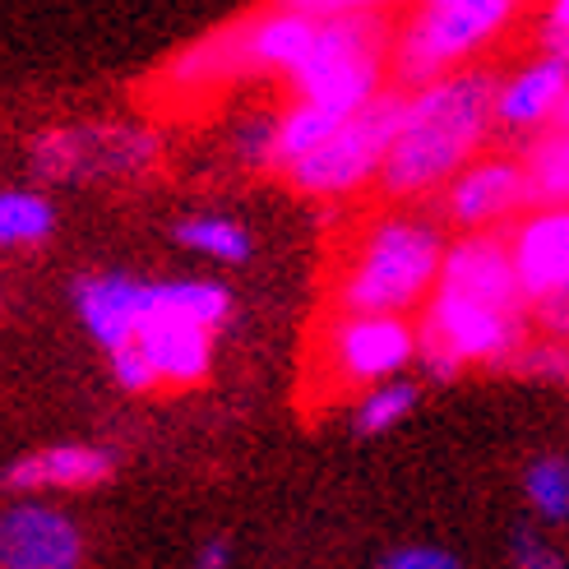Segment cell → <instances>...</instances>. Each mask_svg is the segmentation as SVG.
I'll return each instance as SVG.
<instances>
[{
	"label": "cell",
	"mask_w": 569,
	"mask_h": 569,
	"mask_svg": "<svg viewBox=\"0 0 569 569\" xmlns=\"http://www.w3.org/2000/svg\"><path fill=\"white\" fill-rule=\"evenodd\" d=\"M380 569H459L463 560L453 556V551H445V547H393V551H385L380 560H376Z\"/></svg>",
	"instance_id": "obj_27"
},
{
	"label": "cell",
	"mask_w": 569,
	"mask_h": 569,
	"mask_svg": "<svg viewBox=\"0 0 569 569\" xmlns=\"http://www.w3.org/2000/svg\"><path fill=\"white\" fill-rule=\"evenodd\" d=\"M232 556H237V547L227 542V537H209V542H199V551H194V569H227Z\"/></svg>",
	"instance_id": "obj_31"
},
{
	"label": "cell",
	"mask_w": 569,
	"mask_h": 569,
	"mask_svg": "<svg viewBox=\"0 0 569 569\" xmlns=\"http://www.w3.org/2000/svg\"><path fill=\"white\" fill-rule=\"evenodd\" d=\"M560 126H569V98H565V111H560Z\"/></svg>",
	"instance_id": "obj_33"
},
{
	"label": "cell",
	"mask_w": 569,
	"mask_h": 569,
	"mask_svg": "<svg viewBox=\"0 0 569 569\" xmlns=\"http://www.w3.org/2000/svg\"><path fill=\"white\" fill-rule=\"evenodd\" d=\"M343 121H348L343 111H333L325 102H310V98H297L278 117V167L288 172V167H297L301 158H310Z\"/></svg>",
	"instance_id": "obj_19"
},
{
	"label": "cell",
	"mask_w": 569,
	"mask_h": 569,
	"mask_svg": "<svg viewBox=\"0 0 569 569\" xmlns=\"http://www.w3.org/2000/svg\"><path fill=\"white\" fill-rule=\"evenodd\" d=\"M237 158L254 172H273L278 167V121L273 117H246L237 126Z\"/></svg>",
	"instance_id": "obj_25"
},
{
	"label": "cell",
	"mask_w": 569,
	"mask_h": 569,
	"mask_svg": "<svg viewBox=\"0 0 569 569\" xmlns=\"http://www.w3.org/2000/svg\"><path fill=\"white\" fill-rule=\"evenodd\" d=\"M509 250H515L528 301L569 288V204L528 209L509 232Z\"/></svg>",
	"instance_id": "obj_12"
},
{
	"label": "cell",
	"mask_w": 569,
	"mask_h": 569,
	"mask_svg": "<svg viewBox=\"0 0 569 569\" xmlns=\"http://www.w3.org/2000/svg\"><path fill=\"white\" fill-rule=\"evenodd\" d=\"M139 343H144L162 389H190V385H204L209 376L218 329L194 320H153L139 333Z\"/></svg>",
	"instance_id": "obj_16"
},
{
	"label": "cell",
	"mask_w": 569,
	"mask_h": 569,
	"mask_svg": "<svg viewBox=\"0 0 569 569\" xmlns=\"http://www.w3.org/2000/svg\"><path fill=\"white\" fill-rule=\"evenodd\" d=\"M412 408H417V385L393 376V380H380V385L366 389V398L352 412V426L361 436H385V431H393L398 421H408Z\"/></svg>",
	"instance_id": "obj_23"
},
{
	"label": "cell",
	"mask_w": 569,
	"mask_h": 569,
	"mask_svg": "<svg viewBox=\"0 0 569 569\" xmlns=\"http://www.w3.org/2000/svg\"><path fill=\"white\" fill-rule=\"evenodd\" d=\"M445 250H449L445 237L426 218L385 213L366 227L357 246L348 250V264L333 288V306L412 316V310H421L436 292Z\"/></svg>",
	"instance_id": "obj_2"
},
{
	"label": "cell",
	"mask_w": 569,
	"mask_h": 569,
	"mask_svg": "<svg viewBox=\"0 0 569 569\" xmlns=\"http://www.w3.org/2000/svg\"><path fill=\"white\" fill-rule=\"evenodd\" d=\"M421 338L408 325V316H389V310H338L320 329V357L325 376L343 389H371L380 380L403 376L417 361Z\"/></svg>",
	"instance_id": "obj_8"
},
{
	"label": "cell",
	"mask_w": 569,
	"mask_h": 569,
	"mask_svg": "<svg viewBox=\"0 0 569 569\" xmlns=\"http://www.w3.org/2000/svg\"><path fill=\"white\" fill-rule=\"evenodd\" d=\"M532 325L542 329L547 338H560V343H569V288L532 301Z\"/></svg>",
	"instance_id": "obj_29"
},
{
	"label": "cell",
	"mask_w": 569,
	"mask_h": 569,
	"mask_svg": "<svg viewBox=\"0 0 569 569\" xmlns=\"http://www.w3.org/2000/svg\"><path fill=\"white\" fill-rule=\"evenodd\" d=\"M282 6H297V10H310V14H352V10H380L389 0H282Z\"/></svg>",
	"instance_id": "obj_30"
},
{
	"label": "cell",
	"mask_w": 569,
	"mask_h": 569,
	"mask_svg": "<svg viewBox=\"0 0 569 569\" xmlns=\"http://www.w3.org/2000/svg\"><path fill=\"white\" fill-rule=\"evenodd\" d=\"M519 162L528 177V209L569 204V126L551 121L542 130H532Z\"/></svg>",
	"instance_id": "obj_18"
},
{
	"label": "cell",
	"mask_w": 569,
	"mask_h": 569,
	"mask_svg": "<svg viewBox=\"0 0 569 569\" xmlns=\"http://www.w3.org/2000/svg\"><path fill=\"white\" fill-rule=\"evenodd\" d=\"M515 366L519 376H528V380H547V385H560V389H569V343H560V338H528V343L515 352Z\"/></svg>",
	"instance_id": "obj_24"
},
{
	"label": "cell",
	"mask_w": 569,
	"mask_h": 569,
	"mask_svg": "<svg viewBox=\"0 0 569 569\" xmlns=\"http://www.w3.org/2000/svg\"><path fill=\"white\" fill-rule=\"evenodd\" d=\"M547 23L569 33V0H547Z\"/></svg>",
	"instance_id": "obj_32"
},
{
	"label": "cell",
	"mask_w": 569,
	"mask_h": 569,
	"mask_svg": "<svg viewBox=\"0 0 569 569\" xmlns=\"http://www.w3.org/2000/svg\"><path fill=\"white\" fill-rule=\"evenodd\" d=\"M519 0H426L408 19V28L393 38L389 79L398 89H421L449 70H459L468 56L496 42Z\"/></svg>",
	"instance_id": "obj_5"
},
{
	"label": "cell",
	"mask_w": 569,
	"mask_h": 569,
	"mask_svg": "<svg viewBox=\"0 0 569 569\" xmlns=\"http://www.w3.org/2000/svg\"><path fill=\"white\" fill-rule=\"evenodd\" d=\"M528 209V177L515 158H472L459 177L445 186V213L453 227H500Z\"/></svg>",
	"instance_id": "obj_11"
},
{
	"label": "cell",
	"mask_w": 569,
	"mask_h": 569,
	"mask_svg": "<svg viewBox=\"0 0 569 569\" xmlns=\"http://www.w3.org/2000/svg\"><path fill=\"white\" fill-rule=\"evenodd\" d=\"M509 560H515L519 569H560V565H565V560H560V551H556V547H547L532 528L515 532V542H509Z\"/></svg>",
	"instance_id": "obj_28"
},
{
	"label": "cell",
	"mask_w": 569,
	"mask_h": 569,
	"mask_svg": "<svg viewBox=\"0 0 569 569\" xmlns=\"http://www.w3.org/2000/svg\"><path fill=\"white\" fill-rule=\"evenodd\" d=\"M186 250L204 254V260H218V264H246L250 260V232L237 222V218H222V213H199V218H181L177 232H172Z\"/></svg>",
	"instance_id": "obj_20"
},
{
	"label": "cell",
	"mask_w": 569,
	"mask_h": 569,
	"mask_svg": "<svg viewBox=\"0 0 569 569\" xmlns=\"http://www.w3.org/2000/svg\"><path fill=\"white\" fill-rule=\"evenodd\" d=\"M565 98H569V61L565 56L542 51L519 74L500 79L496 126H505V130H542V126L560 121Z\"/></svg>",
	"instance_id": "obj_15"
},
{
	"label": "cell",
	"mask_w": 569,
	"mask_h": 569,
	"mask_svg": "<svg viewBox=\"0 0 569 569\" xmlns=\"http://www.w3.org/2000/svg\"><path fill=\"white\" fill-rule=\"evenodd\" d=\"M393 56V33L376 10L352 14H325L316 47L301 61V70L288 79L297 98L325 102L333 111L352 117L385 89V70Z\"/></svg>",
	"instance_id": "obj_4"
},
{
	"label": "cell",
	"mask_w": 569,
	"mask_h": 569,
	"mask_svg": "<svg viewBox=\"0 0 569 569\" xmlns=\"http://www.w3.org/2000/svg\"><path fill=\"white\" fill-rule=\"evenodd\" d=\"M162 158L153 130L139 126H56L33 134L28 172L42 186H66L83 177H144Z\"/></svg>",
	"instance_id": "obj_7"
},
{
	"label": "cell",
	"mask_w": 569,
	"mask_h": 569,
	"mask_svg": "<svg viewBox=\"0 0 569 569\" xmlns=\"http://www.w3.org/2000/svg\"><path fill=\"white\" fill-rule=\"evenodd\" d=\"M83 532L70 515L38 500H19L0 515V569H79Z\"/></svg>",
	"instance_id": "obj_10"
},
{
	"label": "cell",
	"mask_w": 569,
	"mask_h": 569,
	"mask_svg": "<svg viewBox=\"0 0 569 569\" xmlns=\"http://www.w3.org/2000/svg\"><path fill=\"white\" fill-rule=\"evenodd\" d=\"M56 232V204L38 190H0V246H42Z\"/></svg>",
	"instance_id": "obj_21"
},
{
	"label": "cell",
	"mask_w": 569,
	"mask_h": 569,
	"mask_svg": "<svg viewBox=\"0 0 569 569\" xmlns=\"http://www.w3.org/2000/svg\"><path fill=\"white\" fill-rule=\"evenodd\" d=\"M403 117H408V89L389 83L366 107H357L316 153L288 167L292 186L310 199H343L366 181H380L385 158L393 149L398 130H403Z\"/></svg>",
	"instance_id": "obj_6"
},
{
	"label": "cell",
	"mask_w": 569,
	"mask_h": 569,
	"mask_svg": "<svg viewBox=\"0 0 569 569\" xmlns=\"http://www.w3.org/2000/svg\"><path fill=\"white\" fill-rule=\"evenodd\" d=\"M500 79L481 66H459L408 93V117L385 158L380 190L389 199H417L445 190L487 144L496 126Z\"/></svg>",
	"instance_id": "obj_1"
},
{
	"label": "cell",
	"mask_w": 569,
	"mask_h": 569,
	"mask_svg": "<svg viewBox=\"0 0 569 569\" xmlns=\"http://www.w3.org/2000/svg\"><path fill=\"white\" fill-rule=\"evenodd\" d=\"M241 74H250L246 51H241V33H237V23H227L218 33L199 38L194 47L177 51L162 70V83L167 89H181V93H204L213 83H232Z\"/></svg>",
	"instance_id": "obj_17"
},
{
	"label": "cell",
	"mask_w": 569,
	"mask_h": 569,
	"mask_svg": "<svg viewBox=\"0 0 569 569\" xmlns=\"http://www.w3.org/2000/svg\"><path fill=\"white\" fill-rule=\"evenodd\" d=\"M532 310H509L453 288H436L421 306V371L431 380H453L468 366H509L528 343Z\"/></svg>",
	"instance_id": "obj_3"
},
{
	"label": "cell",
	"mask_w": 569,
	"mask_h": 569,
	"mask_svg": "<svg viewBox=\"0 0 569 569\" xmlns=\"http://www.w3.org/2000/svg\"><path fill=\"white\" fill-rule=\"evenodd\" d=\"M241 33V51H246V66L250 74H297L301 61L316 47V33H320V14L310 10H297V6H282L278 10H264V14H250L237 23Z\"/></svg>",
	"instance_id": "obj_13"
},
{
	"label": "cell",
	"mask_w": 569,
	"mask_h": 569,
	"mask_svg": "<svg viewBox=\"0 0 569 569\" xmlns=\"http://www.w3.org/2000/svg\"><path fill=\"white\" fill-rule=\"evenodd\" d=\"M74 316L89 329V338L111 352L139 338L158 320V282L130 278V273H83L74 278Z\"/></svg>",
	"instance_id": "obj_9"
},
{
	"label": "cell",
	"mask_w": 569,
	"mask_h": 569,
	"mask_svg": "<svg viewBox=\"0 0 569 569\" xmlns=\"http://www.w3.org/2000/svg\"><path fill=\"white\" fill-rule=\"evenodd\" d=\"M117 472V453L102 445H51L6 463V491H89Z\"/></svg>",
	"instance_id": "obj_14"
},
{
	"label": "cell",
	"mask_w": 569,
	"mask_h": 569,
	"mask_svg": "<svg viewBox=\"0 0 569 569\" xmlns=\"http://www.w3.org/2000/svg\"><path fill=\"white\" fill-rule=\"evenodd\" d=\"M107 361H111V380H117L126 393H153V389H162L153 361H149V352H144L139 338H130V343H121V348H111Z\"/></svg>",
	"instance_id": "obj_26"
},
{
	"label": "cell",
	"mask_w": 569,
	"mask_h": 569,
	"mask_svg": "<svg viewBox=\"0 0 569 569\" xmlns=\"http://www.w3.org/2000/svg\"><path fill=\"white\" fill-rule=\"evenodd\" d=\"M523 500L532 505L537 519L569 523V459H560V453L532 459L523 472Z\"/></svg>",
	"instance_id": "obj_22"
}]
</instances>
